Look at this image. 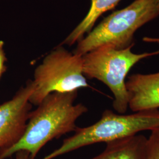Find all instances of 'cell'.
<instances>
[{"label": "cell", "mask_w": 159, "mask_h": 159, "mask_svg": "<svg viewBox=\"0 0 159 159\" xmlns=\"http://www.w3.org/2000/svg\"><path fill=\"white\" fill-rule=\"evenodd\" d=\"M77 91L54 92L46 97L30 112L25 131L18 142L0 152V159L10 157L20 150L29 152L35 159L44 145L77 129L75 122L88 111L81 103L75 104Z\"/></svg>", "instance_id": "6da1fadb"}, {"label": "cell", "mask_w": 159, "mask_h": 159, "mask_svg": "<svg viewBox=\"0 0 159 159\" xmlns=\"http://www.w3.org/2000/svg\"><path fill=\"white\" fill-rule=\"evenodd\" d=\"M157 128L159 110L130 114L115 113L110 110H106L97 122L86 127H77L72 136L64 140L60 147L42 159H54L87 146L98 143H106Z\"/></svg>", "instance_id": "7a4b0ae2"}, {"label": "cell", "mask_w": 159, "mask_h": 159, "mask_svg": "<svg viewBox=\"0 0 159 159\" xmlns=\"http://www.w3.org/2000/svg\"><path fill=\"white\" fill-rule=\"evenodd\" d=\"M158 16L155 0H135L105 18L79 41L73 53L83 56L102 46L124 49L134 46L137 31Z\"/></svg>", "instance_id": "3957f363"}, {"label": "cell", "mask_w": 159, "mask_h": 159, "mask_svg": "<svg viewBox=\"0 0 159 159\" xmlns=\"http://www.w3.org/2000/svg\"><path fill=\"white\" fill-rule=\"evenodd\" d=\"M133 46L124 49L102 46L82 56L85 78L98 80L108 87L114 97L113 107L119 114H125L129 108L125 83L131 68L142 60L159 54V50L136 54L131 51Z\"/></svg>", "instance_id": "277c9868"}, {"label": "cell", "mask_w": 159, "mask_h": 159, "mask_svg": "<svg viewBox=\"0 0 159 159\" xmlns=\"http://www.w3.org/2000/svg\"><path fill=\"white\" fill-rule=\"evenodd\" d=\"M32 81L35 89L29 102L37 106L52 93L72 92L89 86L83 74L82 56L61 46L44 58L35 68Z\"/></svg>", "instance_id": "5b68a950"}, {"label": "cell", "mask_w": 159, "mask_h": 159, "mask_svg": "<svg viewBox=\"0 0 159 159\" xmlns=\"http://www.w3.org/2000/svg\"><path fill=\"white\" fill-rule=\"evenodd\" d=\"M35 85L32 80L10 100L0 104V152L13 146L23 136L32 104L29 102Z\"/></svg>", "instance_id": "8992f818"}, {"label": "cell", "mask_w": 159, "mask_h": 159, "mask_svg": "<svg viewBox=\"0 0 159 159\" xmlns=\"http://www.w3.org/2000/svg\"><path fill=\"white\" fill-rule=\"evenodd\" d=\"M129 107L133 112L159 108V72L132 74L125 83Z\"/></svg>", "instance_id": "52a82bcc"}, {"label": "cell", "mask_w": 159, "mask_h": 159, "mask_svg": "<svg viewBox=\"0 0 159 159\" xmlns=\"http://www.w3.org/2000/svg\"><path fill=\"white\" fill-rule=\"evenodd\" d=\"M147 140L136 134L106 143L102 152L91 159H144Z\"/></svg>", "instance_id": "ba28073f"}, {"label": "cell", "mask_w": 159, "mask_h": 159, "mask_svg": "<svg viewBox=\"0 0 159 159\" xmlns=\"http://www.w3.org/2000/svg\"><path fill=\"white\" fill-rule=\"evenodd\" d=\"M120 1L121 0H91V6L88 13L62 44L71 46L80 41L85 33L90 32L98 18L104 12L113 9Z\"/></svg>", "instance_id": "9c48e42d"}, {"label": "cell", "mask_w": 159, "mask_h": 159, "mask_svg": "<svg viewBox=\"0 0 159 159\" xmlns=\"http://www.w3.org/2000/svg\"><path fill=\"white\" fill-rule=\"evenodd\" d=\"M144 159H159V128L151 131L147 140Z\"/></svg>", "instance_id": "30bf717a"}, {"label": "cell", "mask_w": 159, "mask_h": 159, "mask_svg": "<svg viewBox=\"0 0 159 159\" xmlns=\"http://www.w3.org/2000/svg\"><path fill=\"white\" fill-rule=\"evenodd\" d=\"M4 46V42L2 41H0V78L6 70L5 63L7 61V58L6 57Z\"/></svg>", "instance_id": "8fae6325"}, {"label": "cell", "mask_w": 159, "mask_h": 159, "mask_svg": "<svg viewBox=\"0 0 159 159\" xmlns=\"http://www.w3.org/2000/svg\"><path fill=\"white\" fill-rule=\"evenodd\" d=\"M16 154V159H35L32 157L29 152L20 150L17 152Z\"/></svg>", "instance_id": "7c38bea8"}, {"label": "cell", "mask_w": 159, "mask_h": 159, "mask_svg": "<svg viewBox=\"0 0 159 159\" xmlns=\"http://www.w3.org/2000/svg\"><path fill=\"white\" fill-rule=\"evenodd\" d=\"M143 41L146 43H157L159 44V38H156V37H144L143 39Z\"/></svg>", "instance_id": "4fadbf2b"}, {"label": "cell", "mask_w": 159, "mask_h": 159, "mask_svg": "<svg viewBox=\"0 0 159 159\" xmlns=\"http://www.w3.org/2000/svg\"><path fill=\"white\" fill-rule=\"evenodd\" d=\"M156 1V4L157 6V11L159 12V0H155Z\"/></svg>", "instance_id": "5bb4252c"}]
</instances>
